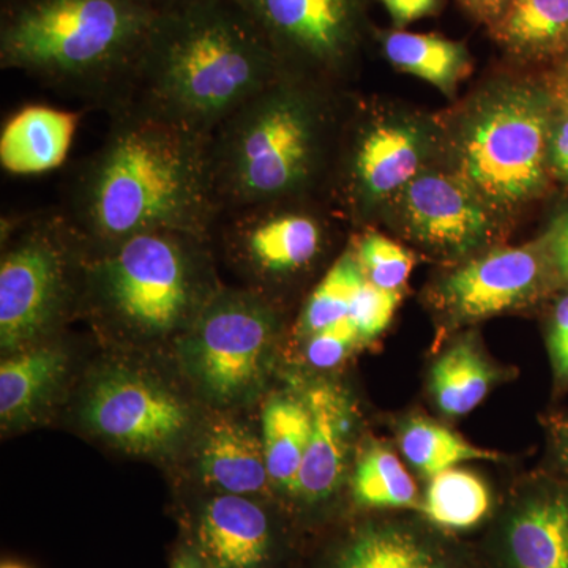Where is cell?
<instances>
[{
    "label": "cell",
    "instance_id": "cell-1",
    "mask_svg": "<svg viewBox=\"0 0 568 568\" xmlns=\"http://www.w3.org/2000/svg\"><path fill=\"white\" fill-rule=\"evenodd\" d=\"M67 215L82 242L97 248L155 231L211 237L222 216L212 138L119 106L106 140L74 179Z\"/></svg>",
    "mask_w": 568,
    "mask_h": 568
},
{
    "label": "cell",
    "instance_id": "cell-2",
    "mask_svg": "<svg viewBox=\"0 0 568 568\" xmlns=\"http://www.w3.org/2000/svg\"><path fill=\"white\" fill-rule=\"evenodd\" d=\"M284 70L234 0L162 11L134 74L136 106L204 136L223 125Z\"/></svg>",
    "mask_w": 568,
    "mask_h": 568
},
{
    "label": "cell",
    "instance_id": "cell-3",
    "mask_svg": "<svg viewBox=\"0 0 568 568\" xmlns=\"http://www.w3.org/2000/svg\"><path fill=\"white\" fill-rule=\"evenodd\" d=\"M160 13L152 0H2L0 65L118 93L132 85Z\"/></svg>",
    "mask_w": 568,
    "mask_h": 568
},
{
    "label": "cell",
    "instance_id": "cell-4",
    "mask_svg": "<svg viewBox=\"0 0 568 568\" xmlns=\"http://www.w3.org/2000/svg\"><path fill=\"white\" fill-rule=\"evenodd\" d=\"M207 241L155 231L97 248L82 272L92 315L133 342L182 336L220 293Z\"/></svg>",
    "mask_w": 568,
    "mask_h": 568
},
{
    "label": "cell",
    "instance_id": "cell-5",
    "mask_svg": "<svg viewBox=\"0 0 568 568\" xmlns=\"http://www.w3.org/2000/svg\"><path fill=\"white\" fill-rule=\"evenodd\" d=\"M323 114L283 74L212 136V173L222 213L276 203L301 192L316 171Z\"/></svg>",
    "mask_w": 568,
    "mask_h": 568
},
{
    "label": "cell",
    "instance_id": "cell-6",
    "mask_svg": "<svg viewBox=\"0 0 568 568\" xmlns=\"http://www.w3.org/2000/svg\"><path fill=\"white\" fill-rule=\"evenodd\" d=\"M549 138L548 108L536 92L514 88L489 97L459 145L467 185L489 204L529 200L544 186Z\"/></svg>",
    "mask_w": 568,
    "mask_h": 568
},
{
    "label": "cell",
    "instance_id": "cell-7",
    "mask_svg": "<svg viewBox=\"0 0 568 568\" xmlns=\"http://www.w3.org/2000/svg\"><path fill=\"white\" fill-rule=\"evenodd\" d=\"M276 327L260 294L220 290L181 336L183 368L212 402H246L264 383Z\"/></svg>",
    "mask_w": 568,
    "mask_h": 568
},
{
    "label": "cell",
    "instance_id": "cell-8",
    "mask_svg": "<svg viewBox=\"0 0 568 568\" xmlns=\"http://www.w3.org/2000/svg\"><path fill=\"white\" fill-rule=\"evenodd\" d=\"M0 263V345L13 354L40 343L73 295V245L81 241L58 213L17 227Z\"/></svg>",
    "mask_w": 568,
    "mask_h": 568
},
{
    "label": "cell",
    "instance_id": "cell-9",
    "mask_svg": "<svg viewBox=\"0 0 568 568\" xmlns=\"http://www.w3.org/2000/svg\"><path fill=\"white\" fill-rule=\"evenodd\" d=\"M82 417L106 443L144 455L170 450L192 424L181 396L160 381L125 368L106 369L92 381Z\"/></svg>",
    "mask_w": 568,
    "mask_h": 568
},
{
    "label": "cell",
    "instance_id": "cell-10",
    "mask_svg": "<svg viewBox=\"0 0 568 568\" xmlns=\"http://www.w3.org/2000/svg\"><path fill=\"white\" fill-rule=\"evenodd\" d=\"M267 40L284 73L291 65L336 70L357 47L362 0H234Z\"/></svg>",
    "mask_w": 568,
    "mask_h": 568
},
{
    "label": "cell",
    "instance_id": "cell-11",
    "mask_svg": "<svg viewBox=\"0 0 568 568\" xmlns=\"http://www.w3.org/2000/svg\"><path fill=\"white\" fill-rule=\"evenodd\" d=\"M222 215L231 253L256 275L294 274L313 263L323 245V226L310 213L276 211L268 203Z\"/></svg>",
    "mask_w": 568,
    "mask_h": 568
},
{
    "label": "cell",
    "instance_id": "cell-12",
    "mask_svg": "<svg viewBox=\"0 0 568 568\" xmlns=\"http://www.w3.org/2000/svg\"><path fill=\"white\" fill-rule=\"evenodd\" d=\"M541 271V261L528 246L496 250L448 276L444 302L463 320L497 315L528 301Z\"/></svg>",
    "mask_w": 568,
    "mask_h": 568
},
{
    "label": "cell",
    "instance_id": "cell-13",
    "mask_svg": "<svg viewBox=\"0 0 568 568\" xmlns=\"http://www.w3.org/2000/svg\"><path fill=\"white\" fill-rule=\"evenodd\" d=\"M403 211L416 237L446 252L474 248L488 230L477 194L466 182L446 175L425 174L407 183Z\"/></svg>",
    "mask_w": 568,
    "mask_h": 568
},
{
    "label": "cell",
    "instance_id": "cell-14",
    "mask_svg": "<svg viewBox=\"0 0 568 568\" xmlns=\"http://www.w3.org/2000/svg\"><path fill=\"white\" fill-rule=\"evenodd\" d=\"M274 534L263 508L245 496L212 497L196 526V552L211 568H264Z\"/></svg>",
    "mask_w": 568,
    "mask_h": 568
},
{
    "label": "cell",
    "instance_id": "cell-15",
    "mask_svg": "<svg viewBox=\"0 0 568 568\" xmlns=\"http://www.w3.org/2000/svg\"><path fill=\"white\" fill-rule=\"evenodd\" d=\"M305 405L312 416V432L294 493L306 500H321L331 496L342 480L349 407L345 396L327 384L313 387Z\"/></svg>",
    "mask_w": 568,
    "mask_h": 568
},
{
    "label": "cell",
    "instance_id": "cell-16",
    "mask_svg": "<svg viewBox=\"0 0 568 568\" xmlns=\"http://www.w3.org/2000/svg\"><path fill=\"white\" fill-rule=\"evenodd\" d=\"M503 549L508 568H568V493H541L518 506Z\"/></svg>",
    "mask_w": 568,
    "mask_h": 568
},
{
    "label": "cell",
    "instance_id": "cell-17",
    "mask_svg": "<svg viewBox=\"0 0 568 568\" xmlns=\"http://www.w3.org/2000/svg\"><path fill=\"white\" fill-rule=\"evenodd\" d=\"M77 126L73 112L43 104L22 108L0 134V164L10 174L48 173L65 162Z\"/></svg>",
    "mask_w": 568,
    "mask_h": 568
},
{
    "label": "cell",
    "instance_id": "cell-18",
    "mask_svg": "<svg viewBox=\"0 0 568 568\" xmlns=\"http://www.w3.org/2000/svg\"><path fill=\"white\" fill-rule=\"evenodd\" d=\"M422 160L420 133L403 123L373 126L355 148L353 178L365 200H379L416 179Z\"/></svg>",
    "mask_w": 568,
    "mask_h": 568
},
{
    "label": "cell",
    "instance_id": "cell-19",
    "mask_svg": "<svg viewBox=\"0 0 568 568\" xmlns=\"http://www.w3.org/2000/svg\"><path fill=\"white\" fill-rule=\"evenodd\" d=\"M62 347L37 343L9 355L0 365V418L6 426L31 422L51 402L65 377Z\"/></svg>",
    "mask_w": 568,
    "mask_h": 568
},
{
    "label": "cell",
    "instance_id": "cell-20",
    "mask_svg": "<svg viewBox=\"0 0 568 568\" xmlns=\"http://www.w3.org/2000/svg\"><path fill=\"white\" fill-rule=\"evenodd\" d=\"M332 568H454V564L443 548L416 529L375 523L347 538Z\"/></svg>",
    "mask_w": 568,
    "mask_h": 568
},
{
    "label": "cell",
    "instance_id": "cell-21",
    "mask_svg": "<svg viewBox=\"0 0 568 568\" xmlns=\"http://www.w3.org/2000/svg\"><path fill=\"white\" fill-rule=\"evenodd\" d=\"M201 470L209 484L230 495L246 496L267 485L263 440L237 422L219 418L205 433Z\"/></svg>",
    "mask_w": 568,
    "mask_h": 568
},
{
    "label": "cell",
    "instance_id": "cell-22",
    "mask_svg": "<svg viewBox=\"0 0 568 568\" xmlns=\"http://www.w3.org/2000/svg\"><path fill=\"white\" fill-rule=\"evenodd\" d=\"M312 432V416L305 403L274 398L263 414V447L268 477L295 491Z\"/></svg>",
    "mask_w": 568,
    "mask_h": 568
},
{
    "label": "cell",
    "instance_id": "cell-23",
    "mask_svg": "<svg viewBox=\"0 0 568 568\" xmlns=\"http://www.w3.org/2000/svg\"><path fill=\"white\" fill-rule=\"evenodd\" d=\"M384 52L396 69L422 78L444 92L454 91L469 65L462 43L426 33H388Z\"/></svg>",
    "mask_w": 568,
    "mask_h": 568
},
{
    "label": "cell",
    "instance_id": "cell-24",
    "mask_svg": "<svg viewBox=\"0 0 568 568\" xmlns=\"http://www.w3.org/2000/svg\"><path fill=\"white\" fill-rule=\"evenodd\" d=\"M495 373L469 342L450 347L433 366L436 405L450 417L466 416L488 395Z\"/></svg>",
    "mask_w": 568,
    "mask_h": 568
},
{
    "label": "cell",
    "instance_id": "cell-25",
    "mask_svg": "<svg viewBox=\"0 0 568 568\" xmlns=\"http://www.w3.org/2000/svg\"><path fill=\"white\" fill-rule=\"evenodd\" d=\"M491 496L485 481L466 469L444 470L432 478L422 511L428 521L443 529L474 528L487 517Z\"/></svg>",
    "mask_w": 568,
    "mask_h": 568
},
{
    "label": "cell",
    "instance_id": "cell-26",
    "mask_svg": "<svg viewBox=\"0 0 568 568\" xmlns=\"http://www.w3.org/2000/svg\"><path fill=\"white\" fill-rule=\"evenodd\" d=\"M497 28L500 40L514 50H556L568 40V0H511Z\"/></svg>",
    "mask_w": 568,
    "mask_h": 568
},
{
    "label": "cell",
    "instance_id": "cell-27",
    "mask_svg": "<svg viewBox=\"0 0 568 568\" xmlns=\"http://www.w3.org/2000/svg\"><path fill=\"white\" fill-rule=\"evenodd\" d=\"M399 446L407 462L428 478L462 463L499 458V454L470 446L446 426L425 418H410L403 425Z\"/></svg>",
    "mask_w": 568,
    "mask_h": 568
},
{
    "label": "cell",
    "instance_id": "cell-28",
    "mask_svg": "<svg viewBox=\"0 0 568 568\" xmlns=\"http://www.w3.org/2000/svg\"><path fill=\"white\" fill-rule=\"evenodd\" d=\"M357 503L372 508L416 507L418 493L413 477L394 452L372 447L358 462L354 474Z\"/></svg>",
    "mask_w": 568,
    "mask_h": 568
},
{
    "label": "cell",
    "instance_id": "cell-29",
    "mask_svg": "<svg viewBox=\"0 0 568 568\" xmlns=\"http://www.w3.org/2000/svg\"><path fill=\"white\" fill-rule=\"evenodd\" d=\"M364 278L357 256L353 253L343 254L317 284L305 306L302 317L305 334H316L349 316L354 295Z\"/></svg>",
    "mask_w": 568,
    "mask_h": 568
},
{
    "label": "cell",
    "instance_id": "cell-30",
    "mask_svg": "<svg viewBox=\"0 0 568 568\" xmlns=\"http://www.w3.org/2000/svg\"><path fill=\"white\" fill-rule=\"evenodd\" d=\"M357 260L365 278L388 291L402 290L414 265L407 250L377 233L366 234L362 239Z\"/></svg>",
    "mask_w": 568,
    "mask_h": 568
},
{
    "label": "cell",
    "instance_id": "cell-31",
    "mask_svg": "<svg viewBox=\"0 0 568 568\" xmlns=\"http://www.w3.org/2000/svg\"><path fill=\"white\" fill-rule=\"evenodd\" d=\"M399 302V291L383 290L364 278L349 310L351 321L357 328L361 339H372L383 334L394 320Z\"/></svg>",
    "mask_w": 568,
    "mask_h": 568
},
{
    "label": "cell",
    "instance_id": "cell-32",
    "mask_svg": "<svg viewBox=\"0 0 568 568\" xmlns=\"http://www.w3.org/2000/svg\"><path fill=\"white\" fill-rule=\"evenodd\" d=\"M358 342H362L361 335L353 321L349 316L343 317L338 323L310 335L306 358L316 368H335L346 361L347 355L353 353Z\"/></svg>",
    "mask_w": 568,
    "mask_h": 568
},
{
    "label": "cell",
    "instance_id": "cell-33",
    "mask_svg": "<svg viewBox=\"0 0 568 568\" xmlns=\"http://www.w3.org/2000/svg\"><path fill=\"white\" fill-rule=\"evenodd\" d=\"M548 343L556 372L564 379H568V294L556 305Z\"/></svg>",
    "mask_w": 568,
    "mask_h": 568
},
{
    "label": "cell",
    "instance_id": "cell-34",
    "mask_svg": "<svg viewBox=\"0 0 568 568\" xmlns=\"http://www.w3.org/2000/svg\"><path fill=\"white\" fill-rule=\"evenodd\" d=\"M548 252L556 271L568 282V212L552 223L548 234Z\"/></svg>",
    "mask_w": 568,
    "mask_h": 568
},
{
    "label": "cell",
    "instance_id": "cell-35",
    "mask_svg": "<svg viewBox=\"0 0 568 568\" xmlns=\"http://www.w3.org/2000/svg\"><path fill=\"white\" fill-rule=\"evenodd\" d=\"M381 2L386 6L396 26H406L433 13L439 0H381Z\"/></svg>",
    "mask_w": 568,
    "mask_h": 568
},
{
    "label": "cell",
    "instance_id": "cell-36",
    "mask_svg": "<svg viewBox=\"0 0 568 568\" xmlns=\"http://www.w3.org/2000/svg\"><path fill=\"white\" fill-rule=\"evenodd\" d=\"M549 159L559 175L568 181V106L549 138Z\"/></svg>",
    "mask_w": 568,
    "mask_h": 568
},
{
    "label": "cell",
    "instance_id": "cell-37",
    "mask_svg": "<svg viewBox=\"0 0 568 568\" xmlns=\"http://www.w3.org/2000/svg\"><path fill=\"white\" fill-rule=\"evenodd\" d=\"M480 20L497 22L500 20L511 0H462Z\"/></svg>",
    "mask_w": 568,
    "mask_h": 568
},
{
    "label": "cell",
    "instance_id": "cell-38",
    "mask_svg": "<svg viewBox=\"0 0 568 568\" xmlns=\"http://www.w3.org/2000/svg\"><path fill=\"white\" fill-rule=\"evenodd\" d=\"M171 568H211L201 559L197 552L183 551L174 559Z\"/></svg>",
    "mask_w": 568,
    "mask_h": 568
},
{
    "label": "cell",
    "instance_id": "cell-39",
    "mask_svg": "<svg viewBox=\"0 0 568 568\" xmlns=\"http://www.w3.org/2000/svg\"><path fill=\"white\" fill-rule=\"evenodd\" d=\"M160 11H171L193 6V3L205 2V0H152Z\"/></svg>",
    "mask_w": 568,
    "mask_h": 568
},
{
    "label": "cell",
    "instance_id": "cell-40",
    "mask_svg": "<svg viewBox=\"0 0 568 568\" xmlns=\"http://www.w3.org/2000/svg\"><path fill=\"white\" fill-rule=\"evenodd\" d=\"M564 455H566V462L568 465V432H567V436H566V447H564Z\"/></svg>",
    "mask_w": 568,
    "mask_h": 568
},
{
    "label": "cell",
    "instance_id": "cell-41",
    "mask_svg": "<svg viewBox=\"0 0 568 568\" xmlns=\"http://www.w3.org/2000/svg\"><path fill=\"white\" fill-rule=\"evenodd\" d=\"M2 568H24V567L17 566V564H6V566H2Z\"/></svg>",
    "mask_w": 568,
    "mask_h": 568
},
{
    "label": "cell",
    "instance_id": "cell-42",
    "mask_svg": "<svg viewBox=\"0 0 568 568\" xmlns=\"http://www.w3.org/2000/svg\"><path fill=\"white\" fill-rule=\"evenodd\" d=\"M566 102H567V106H568V93H567V100H566Z\"/></svg>",
    "mask_w": 568,
    "mask_h": 568
}]
</instances>
